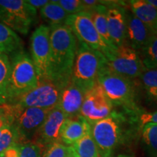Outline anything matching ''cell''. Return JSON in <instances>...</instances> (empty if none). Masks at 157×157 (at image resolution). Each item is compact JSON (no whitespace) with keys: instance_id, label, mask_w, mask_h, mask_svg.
<instances>
[{"instance_id":"cell-14","label":"cell","mask_w":157,"mask_h":157,"mask_svg":"<svg viewBox=\"0 0 157 157\" xmlns=\"http://www.w3.org/2000/svg\"><path fill=\"white\" fill-rule=\"evenodd\" d=\"M127 13L119 4L112 3L107 7L106 19L109 36L116 48L126 43Z\"/></svg>"},{"instance_id":"cell-19","label":"cell","mask_w":157,"mask_h":157,"mask_svg":"<svg viewBox=\"0 0 157 157\" xmlns=\"http://www.w3.org/2000/svg\"><path fill=\"white\" fill-rule=\"evenodd\" d=\"M131 13L151 29L157 19V10L147 2L146 0H132L129 1Z\"/></svg>"},{"instance_id":"cell-23","label":"cell","mask_w":157,"mask_h":157,"mask_svg":"<svg viewBox=\"0 0 157 157\" xmlns=\"http://www.w3.org/2000/svg\"><path fill=\"white\" fill-rule=\"evenodd\" d=\"M139 56L146 69L157 68V36L152 34L148 42L139 50Z\"/></svg>"},{"instance_id":"cell-18","label":"cell","mask_w":157,"mask_h":157,"mask_svg":"<svg viewBox=\"0 0 157 157\" xmlns=\"http://www.w3.org/2000/svg\"><path fill=\"white\" fill-rule=\"evenodd\" d=\"M23 49V42L17 33L0 22V52L8 56Z\"/></svg>"},{"instance_id":"cell-39","label":"cell","mask_w":157,"mask_h":157,"mask_svg":"<svg viewBox=\"0 0 157 157\" xmlns=\"http://www.w3.org/2000/svg\"><path fill=\"white\" fill-rule=\"evenodd\" d=\"M0 157H2V156H0Z\"/></svg>"},{"instance_id":"cell-12","label":"cell","mask_w":157,"mask_h":157,"mask_svg":"<svg viewBox=\"0 0 157 157\" xmlns=\"http://www.w3.org/2000/svg\"><path fill=\"white\" fill-rule=\"evenodd\" d=\"M113 105L99 84L85 94L79 116L90 125L111 115Z\"/></svg>"},{"instance_id":"cell-11","label":"cell","mask_w":157,"mask_h":157,"mask_svg":"<svg viewBox=\"0 0 157 157\" xmlns=\"http://www.w3.org/2000/svg\"><path fill=\"white\" fill-rule=\"evenodd\" d=\"M50 28L41 25L31 36V58L36 68L39 81L49 80L50 56Z\"/></svg>"},{"instance_id":"cell-27","label":"cell","mask_w":157,"mask_h":157,"mask_svg":"<svg viewBox=\"0 0 157 157\" xmlns=\"http://www.w3.org/2000/svg\"><path fill=\"white\" fill-rule=\"evenodd\" d=\"M16 134L10 124H7L4 128L0 135V156H2L3 153L13 145L16 144Z\"/></svg>"},{"instance_id":"cell-7","label":"cell","mask_w":157,"mask_h":157,"mask_svg":"<svg viewBox=\"0 0 157 157\" xmlns=\"http://www.w3.org/2000/svg\"><path fill=\"white\" fill-rule=\"evenodd\" d=\"M37 10L25 0H0V22L26 35L36 19Z\"/></svg>"},{"instance_id":"cell-33","label":"cell","mask_w":157,"mask_h":157,"mask_svg":"<svg viewBox=\"0 0 157 157\" xmlns=\"http://www.w3.org/2000/svg\"><path fill=\"white\" fill-rule=\"evenodd\" d=\"M26 2L27 3L36 10L42 8L49 2L48 0H26Z\"/></svg>"},{"instance_id":"cell-22","label":"cell","mask_w":157,"mask_h":157,"mask_svg":"<svg viewBox=\"0 0 157 157\" xmlns=\"http://www.w3.org/2000/svg\"><path fill=\"white\" fill-rule=\"evenodd\" d=\"M39 12L41 17L50 24V26L65 24L68 17L56 0L49 1L46 5L39 10Z\"/></svg>"},{"instance_id":"cell-35","label":"cell","mask_w":157,"mask_h":157,"mask_svg":"<svg viewBox=\"0 0 157 157\" xmlns=\"http://www.w3.org/2000/svg\"><path fill=\"white\" fill-rule=\"evenodd\" d=\"M153 32H154V34H156L157 36V19H156V23H155L154 29H153Z\"/></svg>"},{"instance_id":"cell-29","label":"cell","mask_w":157,"mask_h":157,"mask_svg":"<svg viewBox=\"0 0 157 157\" xmlns=\"http://www.w3.org/2000/svg\"><path fill=\"white\" fill-rule=\"evenodd\" d=\"M69 152V146L62 143H55L45 148L43 157H68Z\"/></svg>"},{"instance_id":"cell-3","label":"cell","mask_w":157,"mask_h":157,"mask_svg":"<svg viewBox=\"0 0 157 157\" xmlns=\"http://www.w3.org/2000/svg\"><path fill=\"white\" fill-rule=\"evenodd\" d=\"M10 74L7 90V102L11 105L39 83L36 68L31 56L24 50L10 55Z\"/></svg>"},{"instance_id":"cell-6","label":"cell","mask_w":157,"mask_h":157,"mask_svg":"<svg viewBox=\"0 0 157 157\" xmlns=\"http://www.w3.org/2000/svg\"><path fill=\"white\" fill-rule=\"evenodd\" d=\"M2 108L16 134V144L32 141L37 130L52 110L19 108L14 105H4Z\"/></svg>"},{"instance_id":"cell-20","label":"cell","mask_w":157,"mask_h":157,"mask_svg":"<svg viewBox=\"0 0 157 157\" xmlns=\"http://www.w3.org/2000/svg\"><path fill=\"white\" fill-rule=\"evenodd\" d=\"M69 148L73 157H100L91 129Z\"/></svg>"},{"instance_id":"cell-4","label":"cell","mask_w":157,"mask_h":157,"mask_svg":"<svg viewBox=\"0 0 157 157\" xmlns=\"http://www.w3.org/2000/svg\"><path fill=\"white\" fill-rule=\"evenodd\" d=\"M106 65V58L99 51L78 42L71 81L84 93L97 83L100 72Z\"/></svg>"},{"instance_id":"cell-34","label":"cell","mask_w":157,"mask_h":157,"mask_svg":"<svg viewBox=\"0 0 157 157\" xmlns=\"http://www.w3.org/2000/svg\"><path fill=\"white\" fill-rule=\"evenodd\" d=\"M147 2L157 10V0H146Z\"/></svg>"},{"instance_id":"cell-15","label":"cell","mask_w":157,"mask_h":157,"mask_svg":"<svg viewBox=\"0 0 157 157\" xmlns=\"http://www.w3.org/2000/svg\"><path fill=\"white\" fill-rule=\"evenodd\" d=\"M85 94L71 81L65 87L58 106L67 119H73L79 116Z\"/></svg>"},{"instance_id":"cell-8","label":"cell","mask_w":157,"mask_h":157,"mask_svg":"<svg viewBox=\"0 0 157 157\" xmlns=\"http://www.w3.org/2000/svg\"><path fill=\"white\" fill-rule=\"evenodd\" d=\"M65 24L71 29L78 42L101 52L106 59L117 48L108 45L100 36L88 11H82L77 14L68 15Z\"/></svg>"},{"instance_id":"cell-16","label":"cell","mask_w":157,"mask_h":157,"mask_svg":"<svg viewBox=\"0 0 157 157\" xmlns=\"http://www.w3.org/2000/svg\"><path fill=\"white\" fill-rule=\"evenodd\" d=\"M154 34L151 29L137 19L132 13H127L126 43L138 52Z\"/></svg>"},{"instance_id":"cell-36","label":"cell","mask_w":157,"mask_h":157,"mask_svg":"<svg viewBox=\"0 0 157 157\" xmlns=\"http://www.w3.org/2000/svg\"><path fill=\"white\" fill-rule=\"evenodd\" d=\"M69 150H70V148H69ZM68 157H73V156H72L71 154V151H70V152H69V155H68Z\"/></svg>"},{"instance_id":"cell-28","label":"cell","mask_w":157,"mask_h":157,"mask_svg":"<svg viewBox=\"0 0 157 157\" xmlns=\"http://www.w3.org/2000/svg\"><path fill=\"white\" fill-rule=\"evenodd\" d=\"M20 157H42V147L33 141L17 144Z\"/></svg>"},{"instance_id":"cell-2","label":"cell","mask_w":157,"mask_h":157,"mask_svg":"<svg viewBox=\"0 0 157 157\" xmlns=\"http://www.w3.org/2000/svg\"><path fill=\"white\" fill-rule=\"evenodd\" d=\"M50 28L49 80L65 87L71 78L78 41L71 29L66 24Z\"/></svg>"},{"instance_id":"cell-1","label":"cell","mask_w":157,"mask_h":157,"mask_svg":"<svg viewBox=\"0 0 157 157\" xmlns=\"http://www.w3.org/2000/svg\"><path fill=\"white\" fill-rule=\"evenodd\" d=\"M141 111H113L108 117L91 124L100 157H117L121 147L132 137V127L128 129V127L137 123V116Z\"/></svg>"},{"instance_id":"cell-30","label":"cell","mask_w":157,"mask_h":157,"mask_svg":"<svg viewBox=\"0 0 157 157\" xmlns=\"http://www.w3.org/2000/svg\"><path fill=\"white\" fill-rule=\"evenodd\" d=\"M58 2L68 15L84 11L82 0H59Z\"/></svg>"},{"instance_id":"cell-13","label":"cell","mask_w":157,"mask_h":157,"mask_svg":"<svg viewBox=\"0 0 157 157\" xmlns=\"http://www.w3.org/2000/svg\"><path fill=\"white\" fill-rule=\"evenodd\" d=\"M67 117L58 105L52 109L35 134L33 142L42 148H47L51 144L60 142L61 130Z\"/></svg>"},{"instance_id":"cell-21","label":"cell","mask_w":157,"mask_h":157,"mask_svg":"<svg viewBox=\"0 0 157 157\" xmlns=\"http://www.w3.org/2000/svg\"><path fill=\"white\" fill-rule=\"evenodd\" d=\"M106 10V6L99 5L88 12L90 13L93 24L100 36L108 45H109L111 48H116L113 45L112 41L109 36V30H108Z\"/></svg>"},{"instance_id":"cell-5","label":"cell","mask_w":157,"mask_h":157,"mask_svg":"<svg viewBox=\"0 0 157 157\" xmlns=\"http://www.w3.org/2000/svg\"><path fill=\"white\" fill-rule=\"evenodd\" d=\"M97 82L103 88L113 106L127 111H139L136 88L132 80L123 77L109 70L105 65L98 75Z\"/></svg>"},{"instance_id":"cell-17","label":"cell","mask_w":157,"mask_h":157,"mask_svg":"<svg viewBox=\"0 0 157 157\" xmlns=\"http://www.w3.org/2000/svg\"><path fill=\"white\" fill-rule=\"evenodd\" d=\"M90 129L91 125L80 116L73 119H67L63 126L60 142L66 146H71Z\"/></svg>"},{"instance_id":"cell-10","label":"cell","mask_w":157,"mask_h":157,"mask_svg":"<svg viewBox=\"0 0 157 157\" xmlns=\"http://www.w3.org/2000/svg\"><path fill=\"white\" fill-rule=\"evenodd\" d=\"M106 66L115 74L131 80L139 78L146 70L137 51L127 43L115 49L106 59Z\"/></svg>"},{"instance_id":"cell-25","label":"cell","mask_w":157,"mask_h":157,"mask_svg":"<svg viewBox=\"0 0 157 157\" xmlns=\"http://www.w3.org/2000/svg\"><path fill=\"white\" fill-rule=\"evenodd\" d=\"M10 74L9 56L0 52V106L7 102V90Z\"/></svg>"},{"instance_id":"cell-24","label":"cell","mask_w":157,"mask_h":157,"mask_svg":"<svg viewBox=\"0 0 157 157\" xmlns=\"http://www.w3.org/2000/svg\"><path fill=\"white\" fill-rule=\"evenodd\" d=\"M141 139L149 157H157V124L148 123L141 129Z\"/></svg>"},{"instance_id":"cell-31","label":"cell","mask_w":157,"mask_h":157,"mask_svg":"<svg viewBox=\"0 0 157 157\" xmlns=\"http://www.w3.org/2000/svg\"><path fill=\"white\" fill-rule=\"evenodd\" d=\"M137 123L140 129L146 124L154 123L157 124V111L148 112L142 111L137 116Z\"/></svg>"},{"instance_id":"cell-26","label":"cell","mask_w":157,"mask_h":157,"mask_svg":"<svg viewBox=\"0 0 157 157\" xmlns=\"http://www.w3.org/2000/svg\"><path fill=\"white\" fill-rule=\"evenodd\" d=\"M139 78L147 95L156 101L157 99V68L146 69Z\"/></svg>"},{"instance_id":"cell-37","label":"cell","mask_w":157,"mask_h":157,"mask_svg":"<svg viewBox=\"0 0 157 157\" xmlns=\"http://www.w3.org/2000/svg\"><path fill=\"white\" fill-rule=\"evenodd\" d=\"M2 111V108H0V113H1Z\"/></svg>"},{"instance_id":"cell-32","label":"cell","mask_w":157,"mask_h":157,"mask_svg":"<svg viewBox=\"0 0 157 157\" xmlns=\"http://www.w3.org/2000/svg\"><path fill=\"white\" fill-rule=\"evenodd\" d=\"M2 157H20L18 146L17 144H14L7 148L3 153Z\"/></svg>"},{"instance_id":"cell-38","label":"cell","mask_w":157,"mask_h":157,"mask_svg":"<svg viewBox=\"0 0 157 157\" xmlns=\"http://www.w3.org/2000/svg\"><path fill=\"white\" fill-rule=\"evenodd\" d=\"M156 103H157V99H156Z\"/></svg>"},{"instance_id":"cell-9","label":"cell","mask_w":157,"mask_h":157,"mask_svg":"<svg viewBox=\"0 0 157 157\" xmlns=\"http://www.w3.org/2000/svg\"><path fill=\"white\" fill-rule=\"evenodd\" d=\"M65 87L50 80H42L34 89L25 93L11 105L19 108L52 109L58 105Z\"/></svg>"}]
</instances>
